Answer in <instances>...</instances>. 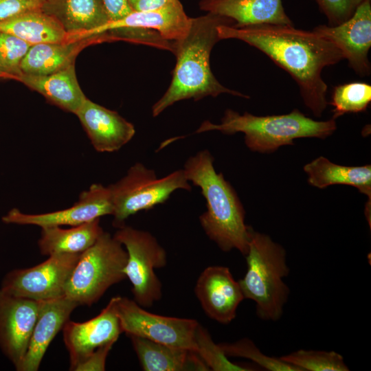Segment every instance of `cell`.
Wrapping results in <instances>:
<instances>
[{
    "label": "cell",
    "instance_id": "obj_36",
    "mask_svg": "<svg viewBox=\"0 0 371 371\" xmlns=\"http://www.w3.org/2000/svg\"><path fill=\"white\" fill-rule=\"evenodd\" d=\"M5 78L3 72L0 70V79Z\"/></svg>",
    "mask_w": 371,
    "mask_h": 371
},
{
    "label": "cell",
    "instance_id": "obj_26",
    "mask_svg": "<svg viewBox=\"0 0 371 371\" xmlns=\"http://www.w3.org/2000/svg\"><path fill=\"white\" fill-rule=\"evenodd\" d=\"M82 41L31 45L21 63L22 74L45 76L74 64L77 54L84 46Z\"/></svg>",
    "mask_w": 371,
    "mask_h": 371
},
{
    "label": "cell",
    "instance_id": "obj_23",
    "mask_svg": "<svg viewBox=\"0 0 371 371\" xmlns=\"http://www.w3.org/2000/svg\"><path fill=\"white\" fill-rule=\"evenodd\" d=\"M310 185L325 188L336 184L355 187L371 200V165L346 166L319 157L304 166Z\"/></svg>",
    "mask_w": 371,
    "mask_h": 371
},
{
    "label": "cell",
    "instance_id": "obj_33",
    "mask_svg": "<svg viewBox=\"0 0 371 371\" xmlns=\"http://www.w3.org/2000/svg\"><path fill=\"white\" fill-rule=\"evenodd\" d=\"M114 344H106L94 351L87 359L79 364L74 371H103L106 359Z\"/></svg>",
    "mask_w": 371,
    "mask_h": 371
},
{
    "label": "cell",
    "instance_id": "obj_2",
    "mask_svg": "<svg viewBox=\"0 0 371 371\" xmlns=\"http://www.w3.org/2000/svg\"><path fill=\"white\" fill-rule=\"evenodd\" d=\"M234 24V21L227 17L210 12L190 18L186 34L173 41L172 53L177 61L172 80L165 93L152 106L153 117L158 116L168 107L183 100L196 101L207 96L216 97L221 93L249 98L247 95L221 85L210 68L212 49L221 40L218 27Z\"/></svg>",
    "mask_w": 371,
    "mask_h": 371
},
{
    "label": "cell",
    "instance_id": "obj_5",
    "mask_svg": "<svg viewBox=\"0 0 371 371\" xmlns=\"http://www.w3.org/2000/svg\"><path fill=\"white\" fill-rule=\"evenodd\" d=\"M245 256L247 271L238 280L245 299L256 303V315L260 319L279 320L290 293L283 280L290 271L284 248L269 236L251 227Z\"/></svg>",
    "mask_w": 371,
    "mask_h": 371
},
{
    "label": "cell",
    "instance_id": "obj_35",
    "mask_svg": "<svg viewBox=\"0 0 371 371\" xmlns=\"http://www.w3.org/2000/svg\"><path fill=\"white\" fill-rule=\"evenodd\" d=\"M129 5L135 12H148L159 9L171 0H128Z\"/></svg>",
    "mask_w": 371,
    "mask_h": 371
},
{
    "label": "cell",
    "instance_id": "obj_22",
    "mask_svg": "<svg viewBox=\"0 0 371 371\" xmlns=\"http://www.w3.org/2000/svg\"><path fill=\"white\" fill-rule=\"evenodd\" d=\"M17 80L43 95L51 103L74 114L87 98L78 84L74 64L45 76L22 74Z\"/></svg>",
    "mask_w": 371,
    "mask_h": 371
},
{
    "label": "cell",
    "instance_id": "obj_24",
    "mask_svg": "<svg viewBox=\"0 0 371 371\" xmlns=\"http://www.w3.org/2000/svg\"><path fill=\"white\" fill-rule=\"evenodd\" d=\"M38 244L41 254H81L103 233L100 218L69 229L60 226L42 227Z\"/></svg>",
    "mask_w": 371,
    "mask_h": 371
},
{
    "label": "cell",
    "instance_id": "obj_25",
    "mask_svg": "<svg viewBox=\"0 0 371 371\" xmlns=\"http://www.w3.org/2000/svg\"><path fill=\"white\" fill-rule=\"evenodd\" d=\"M0 32L13 34L32 45L68 41V35L60 24L41 8L0 22Z\"/></svg>",
    "mask_w": 371,
    "mask_h": 371
},
{
    "label": "cell",
    "instance_id": "obj_9",
    "mask_svg": "<svg viewBox=\"0 0 371 371\" xmlns=\"http://www.w3.org/2000/svg\"><path fill=\"white\" fill-rule=\"evenodd\" d=\"M113 237L125 248L127 261L124 269L132 284L133 300L146 308L162 297V284L155 269L167 264V254L149 232L124 225Z\"/></svg>",
    "mask_w": 371,
    "mask_h": 371
},
{
    "label": "cell",
    "instance_id": "obj_20",
    "mask_svg": "<svg viewBox=\"0 0 371 371\" xmlns=\"http://www.w3.org/2000/svg\"><path fill=\"white\" fill-rule=\"evenodd\" d=\"M199 8L233 20L240 27L256 24L293 25L282 0H201Z\"/></svg>",
    "mask_w": 371,
    "mask_h": 371
},
{
    "label": "cell",
    "instance_id": "obj_15",
    "mask_svg": "<svg viewBox=\"0 0 371 371\" xmlns=\"http://www.w3.org/2000/svg\"><path fill=\"white\" fill-rule=\"evenodd\" d=\"M194 293L206 315L222 324L236 318L245 299L238 281L225 266L206 267L196 280Z\"/></svg>",
    "mask_w": 371,
    "mask_h": 371
},
{
    "label": "cell",
    "instance_id": "obj_6",
    "mask_svg": "<svg viewBox=\"0 0 371 371\" xmlns=\"http://www.w3.org/2000/svg\"><path fill=\"white\" fill-rule=\"evenodd\" d=\"M116 312L122 332L192 350L204 359L216 346L208 330L197 320L155 314L134 300L116 296Z\"/></svg>",
    "mask_w": 371,
    "mask_h": 371
},
{
    "label": "cell",
    "instance_id": "obj_18",
    "mask_svg": "<svg viewBox=\"0 0 371 371\" xmlns=\"http://www.w3.org/2000/svg\"><path fill=\"white\" fill-rule=\"evenodd\" d=\"M78 306L65 295L40 302L28 348L18 371L38 370L49 345Z\"/></svg>",
    "mask_w": 371,
    "mask_h": 371
},
{
    "label": "cell",
    "instance_id": "obj_11",
    "mask_svg": "<svg viewBox=\"0 0 371 371\" xmlns=\"http://www.w3.org/2000/svg\"><path fill=\"white\" fill-rule=\"evenodd\" d=\"M113 211L111 194L108 186L94 183L82 192L72 206L55 212L28 214L17 208H12L2 217L8 224L32 225L42 227L52 226H77L112 215Z\"/></svg>",
    "mask_w": 371,
    "mask_h": 371
},
{
    "label": "cell",
    "instance_id": "obj_12",
    "mask_svg": "<svg viewBox=\"0 0 371 371\" xmlns=\"http://www.w3.org/2000/svg\"><path fill=\"white\" fill-rule=\"evenodd\" d=\"M313 31L334 43L357 75L370 74L371 0H364L345 22L335 26L319 25Z\"/></svg>",
    "mask_w": 371,
    "mask_h": 371
},
{
    "label": "cell",
    "instance_id": "obj_27",
    "mask_svg": "<svg viewBox=\"0 0 371 371\" xmlns=\"http://www.w3.org/2000/svg\"><path fill=\"white\" fill-rule=\"evenodd\" d=\"M371 102V85L363 82H352L334 87L331 100L333 118L346 113L366 111Z\"/></svg>",
    "mask_w": 371,
    "mask_h": 371
},
{
    "label": "cell",
    "instance_id": "obj_3",
    "mask_svg": "<svg viewBox=\"0 0 371 371\" xmlns=\"http://www.w3.org/2000/svg\"><path fill=\"white\" fill-rule=\"evenodd\" d=\"M214 157L204 149L190 157L183 165L188 181L200 188L206 211L199 216L207 236L223 251H248L250 226L245 223V211L235 190L223 175L217 173Z\"/></svg>",
    "mask_w": 371,
    "mask_h": 371
},
{
    "label": "cell",
    "instance_id": "obj_7",
    "mask_svg": "<svg viewBox=\"0 0 371 371\" xmlns=\"http://www.w3.org/2000/svg\"><path fill=\"white\" fill-rule=\"evenodd\" d=\"M127 252L109 233L103 232L82 252L65 286V296L78 305L97 302L113 285L126 278Z\"/></svg>",
    "mask_w": 371,
    "mask_h": 371
},
{
    "label": "cell",
    "instance_id": "obj_10",
    "mask_svg": "<svg viewBox=\"0 0 371 371\" xmlns=\"http://www.w3.org/2000/svg\"><path fill=\"white\" fill-rule=\"evenodd\" d=\"M80 254H54L33 267L12 270L4 277L0 289L38 302L63 297Z\"/></svg>",
    "mask_w": 371,
    "mask_h": 371
},
{
    "label": "cell",
    "instance_id": "obj_32",
    "mask_svg": "<svg viewBox=\"0 0 371 371\" xmlns=\"http://www.w3.org/2000/svg\"><path fill=\"white\" fill-rule=\"evenodd\" d=\"M45 0H0V22L21 13L41 9Z\"/></svg>",
    "mask_w": 371,
    "mask_h": 371
},
{
    "label": "cell",
    "instance_id": "obj_14",
    "mask_svg": "<svg viewBox=\"0 0 371 371\" xmlns=\"http://www.w3.org/2000/svg\"><path fill=\"white\" fill-rule=\"evenodd\" d=\"M39 304L0 289V348L16 370L27 352Z\"/></svg>",
    "mask_w": 371,
    "mask_h": 371
},
{
    "label": "cell",
    "instance_id": "obj_21",
    "mask_svg": "<svg viewBox=\"0 0 371 371\" xmlns=\"http://www.w3.org/2000/svg\"><path fill=\"white\" fill-rule=\"evenodd\" d=\"M128 337L144 371L210 370L199 355L192 350L141 337Z\"/></svg>",
    "mask_w": 371,
    "mask_h": 371
},
{
    "label": "cell",
    "instance_id": "obj_29",
    "mask_svg": "<svg viewBox=\"0 0 371 371\" xmlns=\"http://www.w3.org/2000/svg\"><path fill=\"white\" fill-rule=\"evenodd\" d=\"M218 345L227 357L246 358L267 370L302 371L297 367L282 361L280 357L266 355L248 338H243L232 343H221Z\"/></svg>",
    "mask_w": 371,
    "mask_h": 371
},
{
    "label": "cell",
    "instance_id": "obj_28",
    "mask_svg": "<svg viewBox=\"0 0 371 371\" xmlns=\"http://www.w3.org/2000/svg\"><path fill=\"white\" fill-rule=\"evenodd\" d=\"M280 358L302 371H348L344 357L335 351L300 349Z\"/></svg>",
    "mask_w": 371,
    "mask_h": 371
},
{
    "label": "cell",
    "instance_id": "obj_17",
    "mask_svg": "<svg viewBox=\"0 0 371 371\" xmlns=\"http://www.w3.org/2000/svg\"><path fill=\"white\" fill-rule=\"evenodd\" d=\"M41 10L60 24L68 41H92L110 21L102 0H45Z\"/></svg>",
    "mask_w": 371,
    "mask_h": 371
},
{
    "label": "cell",
    "instance_id": "obj_30",
    "mask_svg": "<svg viewBox=\"0 0 371 371\" xmlns=\"http://www.w3.org/2000/svg\"><path fill=\"white\" fill-rule=\"evenodd\" d=\"M31 45L13 34L0 32V70L5 78L17 80L22 75L21 63Z\"/></svg>",
    "mask_w": 371,
    "mask_h": 371
},
{
    "label": "cell",
    "instance_id": "obj_1",
    "mask_svg": "<svg viewBox=\"0 0 371 371\" xmlns=\"http://www.w3.org/2000/svg\"><path fill=\"white\" fill-rule=\"evenodd\" d=\"M221 40H240L267 55L296 82L306 106L319 117L328 102V86L322 78L324 67L344 58L338 47L313 31L293 25L256 24L218 27Z\"/></svg>",
    "mask_w": 371,
    "mask_h": 371
},
{
    "label": "cell",
    "instance_id": "obj_19",
    "mask_svg": "<svg viewBox=\"0 0 371 371\" xmlns=\"http://www.w3.org/2000/svg\"><path fill=\"white\" fill-rule=\"evenodd\" d=\"M190 18L179 0H171L164 7L152 11H133L122 19L109 21L96 31L93 38L104 41L106 33L119 27H139L157 31L169 41L183 37L188 31Z\"/></svg>",
    "mask_w": 371,
    "mask_h": 371
},
{
    "label": "cell",
    "instance_id": "obj_13",
    "mask_svg": "<svg viewBox=\"0 0 371 371\" xmlns=\"http://www.w3.org/2000/svg\"><path fill=\"white\" fill-rule=\"evenodd\" d=\"M116 296L96 317L85 322L67 321L63 328V340L69 354L70 370L87 359L99 348L115 342L122 332L116 312Z\"/></svg>",
    "mask_w": 371,
    "mask_h": 371
},
{
    "label": "cell",
    "instance_id": "obj_16",
    "mask_svg": "<svg viewBox=\"0 0 371 371\" xmlns=\"http://www.w3.org/2000/svg\"><path fill=\"white\" fill-rule=\"evenodd\" d=\"M95 150L112 153L129 142L135 133L133 124L117 112L87 98L75 113Z\"/></svg>",
    "mask_w": 371,
    "mask_h": 371
},
{
    "label": "cell",
    "instance_id": "obj_31",
    "mask_svg": "<svg viewBox=\"0 0 371 371\" xmlns=\"http://www.w3.org/2000/svg\"><path fill=\"white\" fill-rule=\"evenodd\" d=\"M326 16L328 25H339L349 19L364 0H314Z\"/></svg>",
    "mask_w": 371,
    "mask_h": 371
},
{
    "label": "cell",
    "instance_id": "obj_34",
    "mask_svg": "<svg viewBox=\"0 0 371 371\" xmlns=\"http://www.w3.org/2000/svg\"><path fill=\"white\" fill-rule=\"evenodd\" d=\"M110 21L122 19L131 12L128 0H102Z\"/></svg>",
    "mask_w": 371,
    "mask_h": 371
},
{
    "label": "cell",
    "instance_id": "obj_8",
    "mask_svg": "<svg viewBox=\"0 0 371 371\" xmlns=\"http://www.w3.org/2000/svg\"><path fill=\"white\" fill-rule=\"evenodd\" d=\"M108 188L113 208V225L117 228L124 226L129 216L165 203L175 191L192 190L183 168L157 178L153 169L140 162L131 166L125 176Z\"/></svg>",
    "mask_w": 371,
    "mask_h": 371
},
{
    "label": "cell",
    "instance_id": "obj_4",
    "mask_svg": "<svg viewBox=\"0 0 371 371\" xmlns=\"http://www.w3.org/2000/svg\"><path fill=\"white\" fill-rule=\"evenodd\" d=\"M337 129L335 119L317 121L297 109L288 114L256 116L248 112L240 114L225 110L220 124L209 120L201 123L196 133L218 131L226 135L241 132L251 151L271 153L280 146L293 145V139L304 137L325 139Z\"/></svg>",
    "mask_w": 371,
    "mask_h": 371
}]
</instances>
